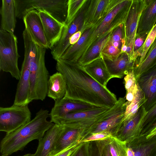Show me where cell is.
Returning <instances> with one entry per match:
<instances>
[{
  "label": "cell",
  "mask_w": 156,
  "mask_h": 156,
  "mask_svg": "<svg viewBox=\"0 0 156 156\" xmlns=\"http://www.w3.org/2000/svg\"><path fill=\"white\" fill-rule=\"evenodd\" d=\"M56 68L66 83L65 97L109 109L117 101L116 95L98 83L77 62L58 59Z\"/></svg>",
  "instance_id": "obj_1"
},
{
  "label": "cell",
  "mask_w": 156,
  "mask_h": 156,
  "mask_svg": "<svg viewBox=\"0 0 156 156\" xmlns=\"http://www.w3.org/2000/svg\"><path fill=\"white\" fill-rule=\"evenodd\" d=\"M48 117H50L49 111L41 108L30 122L16 130L6 133L0 143L2 155H11L22 150L31 141L42 138L54 124L47 120Z\"/></svg>",
  "instance_id": "obj_2"
},
{
  "label": "cell",
  "mask_w": 156,
  "mask_h": 156,
  "mask_svg": "<svg viewBox=\"0 0 156 156\" xmlns=\"http://www.w3.org/2000/svg\"><path fill=\"white\" fill-rule=\"evenodd\" d=\"M132 0H114L112 6L106 15L93 27L86 41L82 55L97 41L125 23Z\"/></svg>",
  "instance_id": "obj_3"
},
{
  "label": "cell",
  "mask_w": 156,
  "mask_h": 156,
  "mask_svg": "<svg viewBox=\"0 0 156 156\" xmlns=\"http://www.w3.org/2000/svg\"><path fill=\"white\" fill-rule=\"evenodd\" d=\"M46 48L36 44L30 65L29 99L44 101L47 96L49 73L46 67Z\"/></svg>",
  "instance_id": "obj_4"
},
{
  "label": "cell",
  "mask_w": 156,
  "mask_h": 156,
  "mask_svg": "<svg viewBox=\"0 0 156 156\" xmlns=\"http://www.w3.org/2000/svg\"><path fill=\"white\" fill-rule=\"evenodd\" d=\"M69 0H14L16 17L23 19L29 11L43 10L66 25Z\"/></svg>",
  "instance_id": "obj_5"
},
{
  "label": "cell",
  "mask_w": 156,
  "mask_h": 156,
  "mask_svg": "<svg viewBox=\"0 0 156 156\" xmlns=\"http://www.w3.org/2000/svg\"><path fill=\"white\" fill-rule=\"evenodd\" d=\"M20 57L18 51L17 40L14 33L0 30V70L9 73L19 80L20 71L18 61Z\"/></svg>",
  "instance_id": "obj_6"
},
{
  "label": "cell",
  "mask_w": 156,
  "mask_h": 156,
  "mask_svg": "<svg viewBox=\"0 0 156 156\" xmlns=\"http://www.w3.org/2000/svg\"><path fill=\"white\" fill-rule=\"evenodd\" d=\"M24 57L20 71V77L17 84L13 104H29L30 90V65L35 51L36 44L30 36L23 38Z\"/></svg>",
  "instance_id": "obj_7"
},
{
  "label": "cell",
  "mask_w": 156,
  "mask_h": 156,
  "mask_svg": "<svg viewBox=\"0 0 156 156\" xmlns=\"http://www.w3.org/2000/svg\"><path fill=\"white\" fill-rule=\"evenodd\" d=\"M28 104L0 107V131L6 133L18 129L30 122L31 113Z\"/></svg>",
  "instance_id": "obj_8"
},
{
  "label": "cell",
  "mask_w": 156,
  "mask_h": 156,
  "mask_svg": "<svg viewBox=\"0 0 156 156\" xmlns=\"http://www.w3.org/2000/svg\"><path fill=\"white\" fill-rule=\"evenodd\" d=\"M126 100L125 97L119 98L114 105L107 110L93 126L92 134L110 132L113 129L117 131L122 123L126 107Z\"/></svg>",
  "instance_id": "obj_9"
},
{
  "label": "cell",
  "mask_w": 156,
  "mask_h": 156,
  "mask_svg": "<svg viewBox=\"0 0 156 156\" xmlns=\"http://www.w3.org/2000/svg\"><path fill=\"white\" fill-rule=\"evenodd\" d=\"M109 109L100 108L68 114L50 118V121L59 125H70L76 127H90L95 124L102 114Z\"/></svg>",
  "instance_id": "obj_10"
},
{
  "label": "cell",
  "mask_w": 156,
  "mask_h": 156,
  "mask_svg": "<svg viewBox=\"0 0 156 156\" xmlns=\"http://www.w3.org/2000/svg\"><path fill=\"white\" fill-rule=\"evenodd\" d=\"M147 5L146 0H132L130 8L124 24L127 49L126 52L133 57L137 26L141 14Z\"/></svg>",
  "instance_id": "obj_11"
},
{
  "label": "cell",
  "mask_w": 156,
  "mask_h": 156,
  "mask_svg": "<svg viewBox=\"0 0 156 156\" xmlns=\"http://www.w3.org/2000/svg\"><path fill=\"white\" fill-rule=\"evenodd\" d=\"M87 2L71 23L68 26L64 27L59 38L51 48L52 58L56 61L61 58L65 51L70 46L69 40L72 36L82 30Z\"/></svg>",
  "instance_id": "obj_12"
},
{
  "label": "cell",
  "mask_w": 156,
  "mask_h": 156,
  "mask_svg": "<svg viewBox=\"0 0 156 156\" xmlns=\"http://www.w3.org/2000/svg\"><path fill=\"white\" fill-rule=\"evenodd\" d=\"M114 0H87L82 30L97 24L108 13Z\"/></svg>",
  "instance_id": "obj_13"
},
{
  "label": "cell",
  "mask_w": 156,
  "mask_h": 156,
  "mask_svg": "<svg viewBox=\"0 0 156 156\" xmlns=\"http://www.w3.org/2000/svg\"><path fill=\"white\" fill-rule=\"evenodd\" d=\"M25 29L36 44L48 48L42 23L38 11L31 10L23 17Z\"/></svg>",
  "instance_id": "obj_14"
},
{
  "label": "cell",
  "mask_w": 156,
  "mask_h": 156,
  "mask_svg": "<svg viewBox=\"0 0 156 156\" xmlns=\"http://www.w3.org/2000/svg\"><path fill=\"white\" fill-rule=\"evenodd\" d=\"M147 112L144 104L134 116L123 122L117 131L119 135V138L127 142L139 136L142 129L144 120Z\"/></svg>",
  "instance_id": "obj_15"
},
{
  "label": "cell",
  "mask_w": 156,
  "mask_h": 156,
  "mask_svg": "<svg viewBox=\"0 0 156 156\" xmlns=\"http://www.w3.org/2000/svg\"><path fill=\"white\" fill-rule=\"evenodd\" d=\"M100 108H103L64 97L61 99L55 101L50 113V118Z\"/></svg>",
  "instance_id": "obj_16"
},
{
  "label": "cell",
  "mask_w": 156,
  "mask_h": 156,
  "mask_svg": "<svg viewBox=\"0 0 156 156\" xmlns=\"http://www.w3.org/2000/svg\"><path fill=\"white\" fill-rule=\"evenodd\" d=\"M126 156H156V136H139L126 142Z\"/></svg>",
  "instance_id": "obj_17"
},
{
  "label": "cell",
  "mask_w": 156,
  "mask_h": 156,
  "mask_svg": "<svg viewBox=\"0 0 156 156\" xmlns=\"http://www.w3.org/2000/svg\"><path fill=\"white\" fill-rule=\"evenodd\" d=\"M38 11L43 27L48 48L59 39L64 27L66 25L61 23L44 11L35 9Z\"/></svg>",
  "instance_id": "obj_18"
},
{
  "label": "cell",
  "mask_w": 156,
  "mask_h": 156,
  "mask_svg": "<svg viewBox=\"0 0 156 156\" xmlns=\"http://www.w3.org/2000/svg\"><path fill=\"white\" fill-rule=\"evenodd\" d=\"M108 71L112 78H122L133 70L137 62L132 60L126 52L121 54L115 60H105Z\"/></svg>",
  "instance_id": "obj_19"
},
{
  "label": "cell",
  "mask_w": 156,
  "mask_h": 156,
  "mask_svg": "<svg viewBox=\"0 0 156 156\" xmlns=\"http://www.w3.org/2000/svg\"><path fill=\"white\" fill-rule=\"evenodd\" d=\"M63 128V125L54 124L38 140L37 150L33 156H48L54 149Z\"/></svg>",
  "instance_id": "obj_20"
},
{
  "label": "cell",
  "mask_w": 156,
  "mask_h": 156,
  "mask_svg": "<svg viewBox=\"0 0 156 156\" xmlns=\"http://www.w3.org/2000/svg\"><path fill=\"white\" fill-rule=\"evenodd\" d=\"M146 2L147 5L140 16L136 36L148 35L156 23V0Z\"/></svg>",
  "instance_id": "obj_21"
},
{
  "label": "cell",
  "mask_w": 156,
  "mask_h": 156,
  "mask_svg": "<svg viewBox=\"0 0 156 156\" xmlns=\"http://www.w3.org/2000/svg\"><path fill=\"white\" fill-rule=\"evenodd\" d=\"M82 66L93 78L103 86L106 87L108 82L112 78L102 58L96 59Z\"/></svg>",
  "instance_id": "obj_22"
},
{
  "label": "cell",
  "mask_w": 156,
  "mask_h": 156,
  "mask_svg": "<svg viewBox=\"0 0 156 156\" xmlns=\"http://www.w3.org/2000/svg\"><path fill=\"white\" fill-rule=\"evenodd\" d=\"M0 13L1 16V29L14 33L16 17L14 0H2Z\"/></svg>",
  "instance_id": "obj_23"
},
{
  "label": "cell",
  "mask_w": 156,
  "mask_h": 156,
  "mask_svg": "<svg viewBox=\"0 0 156 156\" xmlns=\"http://www.w3.org/2000/svg\"><path fill=\"white\" fill-rule=\"evenodd\" d=\"M66 90V83L63 75L57 72L49 76L47 96L55 101L63 98Z\"/></svg>",
  "instance_id": "obj_24"
},
{
  "label": "cell",
  "mask_w": 156,
  "mask_h": 156,
  "mask_svg": "<svg viewBox=\"0 0 156 156\" xmlns=\"http://www.w3.org/2000/svg\"><path fill=\"white\" fill-rule=\"evenodd\" d=\"M93 27L83 30L79 40L76 43L69 46L60 59L77 62L82 55L83 49L92 32Z\"/></svg>",
  "instance_id": "obj_25"
},
{
  "label": "cell",
  "mask_w": 156,
  "mask_h": 156,
  "mask_svg": "<svg viewBox=\"0 0 156 156\" xmlns=\"http://www.w3.org/2000/svg\"><path fill=\"white\" fill-rule=\"evenodd\" d=\"M114 30L105 35L91 46L80 58L78 63L83 66L96 59L101 58L102 51L109 40Z\"/></svg>",
  "instance_id": "obj_26"
},
{
  "label": "cell",
  "mask_w": 156,
  "mask_h": 156,
  "mask_svg": "<svg viewBox=\"0 0 156 156\" xmlns=\"http://www.w3.org/2000/svg\"><path fill=\"white\" fill-rule=\"evenodd\" d=\"M147 101L145 95L139 86L134 99L129 103L128 104L126 101V107L122 123L134 116L140 107L145 104Z\"/></svg>",
  "instance_id": "obj_27"
},
{
  "label": "cell",
  "mask_w": 156,
  "mask_h": 156,
  "mask_svg": "<svg viewBox=\"0 0 156 156\" xmlns=\"http://www.w3.org/2000/svg\"><path fill=\"white\" fill-rule=\"evenodd\" d=\"M137 81L147 99L144 105L147 111L156 100V87L152 85L143 75Z\"/></svg>",
  "instance_id": "obj_28"
},
{
  "label": "cell",
  "mask_w": 156,
  "mask_h": 156,
  "mask_svg": "<svg viewBox=\"0 0 156 156\" xmlns=\"http://www.w3.org/2000/svg\"><path fill=\"white\" fill-rule=\"evenodd\" d=\"M156 65V45L146 55L144 61L134 69L136 80L143 73Z\"/></svg>",
  "instance_id": "obj_29"
},
{
  "label": "cell",
  "mask_w": 156,
  "mask_h": 156,
  "mask_svg": "<svg viewBox=\"0 0 156 156\" xmlns=\"http://www.w3.org/2000/svg\"><path fill=\"white\" fill-rule=\"evenodd\" d=\"M108 146L112 156H126V142L112 136L108 138Z\"/></svg>",
  "instance_id": "obj_30"
},
{
  "label": "cell",
  "mask_w": 156,
  "mask_h": 156,
  "mask_svg": "<svg viewBox=\"0 0 156 156\" xmlns=\"http://www.w3.org/2000/svg\"><path fill=\"white\" fill-rule=\"evenodd\" d=\"M87 0H69L66 25H69L76 18Z\"/></svg>",
  "instance_id": "obj_31"
},
{
  "label": "cell",
  "mask_w": 156,
  "mask_h": 156,
  "mask_svg": "<svg viewBox=\"0 0 156 156\" xmlns=\"http://www.w3.org/2000/svg\"><path fill=\"white\" fill-rule=\"evenodd\" d=\"M156 37V23L147 36L141 48V54L137 66L140 64L144 60L151 45Z\"/></svg>",
  "instance_id": "obj_32"
},
{
  "label": "cell",
  "mask_w": 156,
  "mask_h": 156,
  "mask_svg": "<svg viewBox=\"0 0 156 156\" xmlns=\"http://www.w3.org/2000/svg\"><path fill=\"white\" fill-rule=\"evenodd\" d=\"M121 53V50L114 47L108 40L102 51L101 56L105 60L112 61Z\"/></svg>",
  "instance_id": "obj_33"
},
{
  "label": "cell",
  "mask_w": 156,
  "mask_h": 156,
  "mask_svg": "<svg viewBox=\"0 0 156 156\" xmlns=\"http://www.w3.org/2000/svg\"><path fill=\"white\" fill-rule=\"evenodd\" d=\"M125 37L124 23H122L114 30L109 41L114 47L121 50L122 41Z\"/></svg>",
  "instance_id": "obj_34"
},
{
  "label": "cell",
  "mask_w": 156,
  "mask_h": 156,
  "mask_svg": "<svg viewBox=\"0 0 156 156\" xmlns=\"http://www.w3.org/2000/svg\"><path fill=\"white\" fill-rule=\"evenodd\" d=\"M124 81L126 91L132 90L138 88V84L133 70L130 71L125 76Z\"/></svg>",
  "instance_id": "obj_35"
},
{
  "label": "cell",
  "mask_w": 156,
  "mask_h": 156,
  "mask_svg": "<svg viewBox=\"0 0 156 156\" xmlns=\"http://www.w3.org/2000/svg\"><path fill=\"white\" fill-rule=\"evenodd\" d=\"M156 117V100L147 111V114L144 120L142 130L151 122Z\"/></svg>",
  "instance_id": "obj_36"
},
{
  "label": "cell",
  "mask_w": 156,
  "mask_h": 156,
  "mask_svg": "<svg viewBox=\"0 0 156 156\" xmlns=\"http://www.w3.org/2000/svg\"><path fill=\"white\" fill-rule=\"evenodd\" d=\"M141 136L147 138L156 136V117L142 130L140 136Z\"/></svg>",
  "instance_id": "obj_37"
},
{
  "label": "cell",
  "mask_w": 156,
  "mask_h": 156,
  "mask_svg": "<svg viewBox=\"0 0 156 156\" xmlns=\"http://www.w3.org/2000/svg\"><path fill=\"white\" fill-rule=\"evenodd\" d=\"M112 135L110 132H102L92 133V135L83 140L81 142H85L92 141L97 140L108 139Z\"/></svg>",
  "instance_id": "obj_38"
},
{
  "label": "cell",
  "mask_w": 156,
  "mask_h": 156,
  "mask_svg": "<svg viewBox=\"0 0 156 156\" xmlns=\"http://www.w3.org/2000/svg\"><path fill=\"white\" fill-rule=\"evenodd\" d=\"M143 75L153 86L156 87V65Z\"/></svg>",
  "instance_id": "obj_39"
},
{
  "label": "cell",
  "mask_w": 156,
  "mask_h": 156,
  "mask_svg": "<svg viewBox=\"0 0 156 156\" xmlns=\"http://www.w3.org/2000/svg\"><path fill=\"white\" fill-rule=\"evenodd\" d=\"M76 141L58 154L54 156H71L76 150L77 145Z\"/></svg>",
  "instance_id": "obj_40"
},
{
  "label": "cell",
  "mask_w": 156,
  "mask_h": 156,
  "mask_svg": "<svg viewBox=\"0 0 156 156\" xmlns=\"http://www.w3.org/2000/svg\"><path fill=\"white\" fill-rule=\"evenodd\" d=\"M139 87V86L138 85L137 88L132 90L126 91L125 98L127 101L126 102L128 104L131 102L134 99L138 90Z\"/></svg>",
  "instance_id": "obj_41"
},
{
  "label": "cell",
  "mask_w": 156,
  "mask_h": 156,
  "mask_svg": "<svg viewBox=\"0 0 156 156\" xmlns=\"http://www.w3.org/2000/svg\"><path fill=\"white\" fill-rule=\"evenodd\" d=\"M82 34V30L76 32L72 36L69 40L70 46L76 43L79 40Z\"/></svg>",
  "instance_id": "obj_42"
},
{
  "label": "cell",
  "mask_w": 156,
  "mask_h": 156,
  "mask_svg": "<svg viewBox=\"0 0 156 156\" xmlns=\"http://www.w3.org/2000/svg\"><path fill=\"white\" fill-rule=\"evenodd\" d=\"M104 156H112L108 145L106 146L105 149Z\"/></svg>",
  "instance_id": "obj_43"
},
{
  "label": "cell",
  "mask_w": 156,
  "mask_h": 156,
  "mask_svg": "<svg viewBox=\"0 0 156 156\" xmlns=\"http://www.w3.org/2000/svg\"><path fill=\"white\" fill-rule=\"evenodd\" d=\"M156 45V37L155 40L153 43L152 45H151L150 48L149 49L148 53L147 54L151 51V50Z\"/></svg>",
  "instance_id": "obj_44"
},
{
  "label": "cell",
  "mask_w": 156,
  "mask_h": 156,
  "mask_svg": "<svg viewBox=\"0 0 156 156\" xmlns=\"http://www.w3.org/2000/svg\"><path fill=\"white\" fill-rule=\"evenodd\" d=\"M73 154L71 156H73ZM75 156H84V155L83 152L82 150H81L78 152L76 155H75Z\"/></svg>",
  "instance_id": "obj_45"
},
{
  "label": "cell",
  "mask_w": 156,
  "mask_h": 156,
  "mask_svg": "<svg viewBox=\"0 0 156 156\" xmlns=\"http://www.w3.org/2000/svg\"><path fill=\"white\" fill-rule=\"evenodd\" d=\"M33 154H28L21 156H33ZM1 156H9V155H2Z\"/></svg>",
  "instance_id": "obj_46"
}]
</instances>
